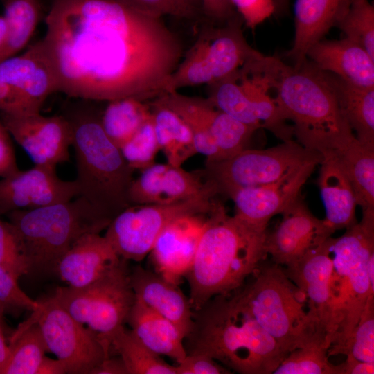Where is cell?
<instances>
[{"label": "cell", "instance_id": "cell-53", "mask_svg": "<svg viewBox=\"0 0 374 374\" xmlns=\"http://www.w3.org/2000/svg\"><path fill=\"white\" fill-rule=\"evenodd\" d=\"M195 17L202 13L201 0H179Z\"/></svg>", "mask_w": 374, "mask_h": 374}, {"label": "cell", "instance_id": "cell-22", "mask_svg": "<svg viewBox=\"0 0 374 374\" xmlns=\"http://www.w3.org/2000/svg\"><path fill=\"white\" fill-rule=\"evenodd\" d=\"M331 238L310 250L294 264L283 268L287 277L305 295L310 314L326 332L330 341L328 299L332 271Z\"/></svg>", "mask_w": 374, "mask_h": 374}, {"label": "cell", "instance_id": "cell-2", "mask_svg": "<svg viewBox=\"0 0 374 374\" xmlns=\"http://www.w3.org/2000/svg\"><path fill=\"white\" fill-rule=\"evenodd\" d=\"M212 298L193 311L186 354L208 355L240 374H271L287 353L256 321L237 292Z\"/></svg>", "mask_w": 374, "mask_h": 374}, {"label": "cell", "instance_id": "cell-5", "mask_svg": "<svg viewBox=\"0 0 374 374\" xmlns=\"http://www.w3.org/2000/svg\"><path fill=\"white\" fill-rule=\"evenodd\" d=\"M64 115L72 132L79 196L113 220L132 206L129 196L134 170L121 149L108 138L100 123V114L87 103L69 109Z\"/></svg>", "mask_w": 374, "mask_h": 374}, {"label": "cell", "instance_id": "cell-46", "mask_svg": "<svg viewBox=\"0 0 374 374\" xmlns=\"http://www.w3.org/2000/svg\"><path fill=\"white\" fill-rule=\"evenodd\" d=\"M177 374H228L229 369L203 354H188L176 364Z\"/></svg>", "mask_w": 374, "mask_h": 374}, {"label": "cell", "instance_id": "cell-13", "mask_svg": "<svg viewBox=\"0 0 374 374\" xmlns=\"http://www.w3.org/2000/svg\"><path fill=\"white\" fill-rule=\"evenodd\" d=\"M323 157L293 139L264 150L246 148L218 161L206 163L205 179L213 181L219 194L229 195L244 188L276 181L310 162L321 163Z\"/></svg>", "mask_w": 374, "mask_h": 374}, {"label": "cell", "instance_id": "cell-6", "mask_svg": "<svg viewBox=\"0 0 374 374\" xmlns=\"http://www.w3.org/2000/svg\"><path fill=\"white\" fill-rule=\"evenodd\" d=\"M31 271L56 272L62 257L82 237L106 230L112 220L86 198L7 214Z\"/></svg>", "mask_w": 374, "mask_h": 374}, {"label": "cell", "instance_id": "cell-31", "mask_svg": "<svg viewBox=\"0 0 374 374\" xmlns=\"http://www.w3.org/2000/svg\"><path fill=\"white\" fill-rule=\"evenodd\" d=\"M150 105L159 149L168 163L181 166L197 154L189 127L177 113L157 100L154 99Z\"/></svg>", "mask_w": 374, "mask_h": 374}, {"label": "cell", "instance_id": "cell-29", "mask_svg": "<svg viewBox=\"0 0 374 374\" xmlns=\"http://www.w3.org/2000/svg\"><path fill=\"white\" fill-rule=\"evenodd\" d=\"M126 323L138 339L155 353L167 356L177 364L186 356L184 337L177 327L136 298Z\"/></svg>", "mask_w": 374, "mask_h": 374}, {"label": "cell", "instance_id": "cell-48", "mask_svg": "<svg viewBox=\"0 0 374 374\" xmlns=\"http://www.w3.org/2000/svg\"><path fill=\"white\" fill-rule=\"evenodd\" d=\"M11 136L0 118V178L19 170Z\"/></svg>", "mask_w": 374, "mask_h": 374}, {"label": "cell", "instance_id": "cell-33", "mask_svg": "<svg viewBox=\"0 0 374 374\" xmlns=\"http://www.w3.org/2000/svg\"><path fill=\"white\" fill-rule=\"evenodd\" d=\"M107 102L100 114L101 126L108 138L121 148L151 117L150 105L132 97Z\"/></svg>", "mask_w": 374, "mask_h": 374}, {"label": "cell", "instance_id": "cell-44", "mask_svg": "<svg viewBox=\"0 0 374 374\" xmlns=\"http://www.w3.org/2000/svg\"><path fill=\"white\" fill-rule=\"evenodd\" d=\"M246 26L254 29L275 11L274 0H231Z\"/></svg>", "mask_w": 374, "mask_h": 374}, {"label": "cell", "instance_id": "cell-18", "mask_svg": "<svg viewBox=\"0 0 374 374\" xmlns=\"http://www.w3.org/2000/svg\"><path fill=\"white\" fill-rule=\"evenodd\" d=\"M319 164L310 162L276 181L231 192L228 197L235 204L234 215L251 225L266 229L272 217L281 214L300 196L303 186Z\"/></svg>", "mask_w": 374, "mask_h": 374}, {"label": "cell", "instance_id": "cell-39", "mask_svg": "<svg viewBox=\"0 0 374 374\" xmlns=\"http://www.w3.org/2000/svg\"><path fill=\"white\" fill-rule=\"evenodd\" d=\"M342 354L366 362H374V296L368 298L359 320L339 350Z\"/></svg>", "mask_w": 374, "mask_h": 374}, {"label": "cell", "instance_id": "cell-16", "mask_svg": "<svg viewBox=\"0 0 374 374\" xmlns=\"http://www.w3.org/2000/svg\"><path fill=\"white\" fill-rule=\"evenodd\" d=\"M79 194L75 180H62L55 168L35 165L0 178V215L67 202Z\"/></svg>", "mask_w": 374, "mask_h": 374}, {"label": "cell", "instance_id": "cell-35", "mask_svg": "<svg viewBox=\"0 0 374 374\" xmlns=\"http://www.w3.org/2000/svg\"><path fill=\"white\" fill-rule=\"evenodd\" d=\"M8 25L6 42L0 50V61L17 55L26 46L41 15L39 0H2Z\"/></svg>", "mask_w": 374, "mask_h": 374}, {"label": "cell", "instance_id": "cell-37", "mask_svg": "<svg viewBox=\"0 0 374 374\" xmlns=\"http://www.w3.org/2000/svg\"><path fill=\"white\" fill-rule=\"evenodd\" d=\"M336 27L374 58V7L369 0H351Z\"/></svg>", "mask_w": 374, "mask_h": 374}, {"label": "cell", "instance_id": "cell-9", "mask_svg": "<svg viewBox=\"0 0 374 374\" xmlns=\"http://www.w3.org/2000/svg\"><path fill=\"white\" fill-rule=\"evenodd\" d=\"M275 60L276 57L263 54L249 60L229 77L208 85L207 98L235 119L267 129L285 141L292 139L294 132L270 94Z\"/></svg>", "mask_w": 374, "mask_h": 374}, {"label": "cell", "instance_id": "cell-34", "mask_svg": "<svg viewBox=\"0 0 374 374\" xmlns=\"http://www.w3.org/2000/svg\"><path fill=\"white\" fill-rule=\"evenodd\" d=\"M109 343L123 359L128 374H177L176 365L165 362L124 325L113 332Z\"/></svg>", "mask_w": 374, "mask_h": 374}, {"label": "cell", "instance_id": "cell-15", "mask_svg": "<svg viewBox=\"0 0 374 374\" xmlns=\"http://www.w3.org/2000/svg\"><path fill=\"white\" fill-rule=\"evenodd\" d=\"M0 118L9 134L35 165L55 168L69 159L71 127L64 115L45 116L38 113L8 114Z\"/></svg>", "mask_w": 374, "mask_h": 374}, {"label": "cell", "instance_id": "cell-41", "mask_svg": "<svg viewBox=\"0 0 374 374\" xmlns=\"http://www.w3.org/2000/svg\"><path fill=\"white\" fill-rule=\"evenodd\" d=\"M0 265L18 279L28 273V268L14 229L9 222H5L1 218V215Z\"/></svg>", "mask_w": 374, "mask_h": 374}, {"label": "cell", "instance_id": "cell-51", "mask_svg": "<svg viewBox=\"0 0 374 374\" xmlns=\"http://www.w3.org/2000/svg\"><path fill=\"white\" fill-rule=\"evenodd\" d=\"M64 363L60 359H53L45 356L38 368L37 374H66Z\"/></svg>", "mask_w": 374, "mask_h": 374}, {"label": "cell", "instance_id": "cell-43", "mask_svg": "<svg viewBox=\"0 0 374 374\" xmlns=\"http://www.w3.org/2000/svg\"><path fill=\"white\" fill-rule=\"evenodd\" d=\"M135 10L156 17L169 15L179 18H193L195 16L179 0H116Z\"/></svg>", "mask_w": 374, "mask_h": 374}, {"label": "cell", "instance_id": "cell-19", "mask_svg": "<svg viewBox=\"0 0 374 374\" xmlns=\"http://www.w3.org/2000/svg\"><path fill=\"white\" fill-rule=\"evenodd\" d=\"M208 214L182 216L163 229L149 253L155 271L179 285L193 264Z\"/></svg>", "mask_w": 374, "mask_h": 374}, {"label": "cell", "instance_id": "cell-14", "mask_svg": "<svg viewBox=\"0 0 374 374\" xmlns=\"http://www.w3.org/2000/svg\"><path fill=\"white\" fill-rule=\"evenodd\" d=\"M23 323H37L47 350L62 361L69 374H91L109 356L110 348L98 336L73 318L54 296L39 302Z\"/></svg>", "mask_w": 374, "mask_h": 374}, {"label": "cell", "instance_id": "cell-4", "mask_svg": "<svg viewBox=\"0 0 374 374\" xmlns=\"http://www.w3.org/2000/svg\"><path fill=\"white\" fill-rule=\"evenodd\" d=\"M271 82L275 99L304 148L330 156L356 139L323 71L308 60L296 68L278 58Z\"/></svg>", "mask_w": 374, "mask_h": 374}, {"label": "cell", "instance_id": "cell-20", "mask_svg": "<svg viewBox=\"0 0 374 374\" xmlns=\"http://www.w3.org/2000/svg\"><path fill=\"white\" fill-rule=\"evenodd\" d=\"M208 184L203 170L189 172L181 166L154 163L133 180L130 200L132 205L175 202L198 195Z\"/></svg>", "mask_w": 374, "mask_h": 374}, {"label": "cell", "instance_id": "cell-47", "mask_svg": "<svg viewBox=\"0 0 374 374\" xmlns=\"http://www.w3.org/2000/svg\"><path fill=\"white\" fill-rule=\"evenodd\" d=\"M202 13L211 24H224L239 15L231 0H201Z\"/></svg>", "mask_w": 374, "mask_h": 374}, {"label": "cell", "instance_id": "cell-28", "mask_svg": "<svg viewBox=\"0 0 374 374\" xmlns=\"http://www.w3.org/2000/svg\"><path fill=\"white\" fill-rule=\"evenodd\" d=\"M318 186L326 211L323 219L335 233L357 222V202L351 184L333 156L323 157Z\"/></svg>", "mask_w": 374, "mask_h": 374}, {"label": "cell", "instance_id": "cell-17", "mask_svg": "<svg viewBox=\"0 0 374 374\" xmlns=\"http://www.w3.org/2000/svg\"><path fill=\"white\" fill-rule=\"evenodd\" d=\"M281 214L280 224L267 234L265 240L267 254L280 267L294 264L334 233L323 220L310 212L300 196Z\"/></svg>", "mask_w": 374, "mask_h": 374}, {"label": "cell", "instance_id": "cell-32", "mask_svg": "<svg viewBox=\"0 0 374 374\" xmlns=\"http://www.w3.org/2000/svg\"><path fill=\"white\" fill-rule=\"evenodd\" d=\"M333 156L348 177L362 213H374V147L357 138Z\"/></svg>", "mask_w": 374, "mask_h": 374}, {"label": "cell", "instance_id": "cell-55", "mask_svg": "<svg viewBox=\"0 0 374 374\" xmlns=\"http://www.w3.org/2000/svg\"><path fill=\"white\" fill-rule=\"evenodd\" d=\"M5 310L4 306L0 303V331L3 332V312Z\"/></svg>", "mask_w": 374, "mask_h": 374}, {"label": "cell", "instance_id": "cell-11", "mask_svg": "<svg viewBox=\"0 0 374 374\" xmlns=\"http://www.w3.org/2000/svg\"><path fill=\"white\" fill-rule=\"evenodd\" d=\"M197 196L166 204L132 205L116 215L104 236L116 253L126 260L141 261L149 253L163 229L185 215L208 214L215 206L219 194L211 180Z\"/></svg>", "mask_w": 374, "mask_h": 374}, {"label": "cell", "instance_id": "cell-23", "mask_svg": "<svg viewBox=\"0 0 374 374\" xmlns=\"http://www.w3.org/2000/svg\"><path fill=\"white\" fill-rule=\"evenodd\" d=\"M129 279L136 298L173 323L185 338L193 327V310L179 285L140 265L130 270Z\"/></svg>", "mask_w": 374, "mask_h": 374}, {"label": "cell", "instance_id": "cell-12", "mask_svg": "<svg viewBox=\"0 0 374 374\" xmlns=\"http://www.w3.org/2000/svg\"><path fill=\"white\" fill-rule=\"evenodd\" d=\"M127 261L85 287H59L54 296L76 321L87 324L110 349L109 338L126 323L136 296Z\"/></svg>", "mask_w": 374, "mask_h": 374}, {"label": "cell", "instance_id": "cell-10", "mask_svg": "<svg viewBox=\"0 0 374 374\" xmlns=\"http://www.w3.org/2000/svg\"><path fill=\"white\" fill-rule=\"evenodd\" d=\"M238 15L228 22L204 26L184 55L166 85V92L206 84L210 85L236 72L262 53L247 42Z\"/></svg>", "mask_w": 374, "mask_h": 374}, {"label": "cell", "instance_id": "cell-21", "mask_svg": "<svg viewBox=\"0 0 374 374\" xmlns=\"http://www.w3.org/2000/svg\"><path fill=\"white\" fill-rule=\"evenodd\" d=\"M0 81L20 90L39 111L51 94L59 92L57 74L42 39L23 53L0 61Z\"/></svg>", "mask_w": 374, "mask_h": 374}, {"label": "cell", "instance_id": "cell-1", "mask_svg": "<svg viewBox=\"0 0 374 374\" xmlns=\"http://www.w3.org/2000/svg\"><path fill=\"white\" fill-rule=\"evenodd\" d=\"M45 24L59 92L70 98L154 99L184 53L162 18L116 0H52Z\"/></svg>", "mask_w": 374, "mask_h": 374}, {"label": "cell", "instance_id": "cell-40", "mask_svg": "<svg viewBox=\"0 0 374 374\" xmlns=\"http://www.w3.org/2000/svg\"><path fill=\"white\" fill-rule=\"evenodd\" d=\"M120 149L127 163L134 170H141L155 163L160 149L152 116Z\"/></svg>", "mask_w": 374, "mask_h": 374}, {"label": "cell", "instance_id": "cell-30", "mask_svg": "<svg viewBox=\"0 0 374 374\" xmlns=\"http://www.w3.org/2000/svg\"><path fill=\"white\" fill-rule=\"evenodd\" d=\"M323 73L357 139L374 147V87H358L332 73Z\"/></svg>", "mask_w": 374, "mask_h": 374}, {"label": "cell", "instance_id": "cell-36", "mask_svg": "<svg viewBox=\"0 0 374 374\" xmlns=\"http://www.w3.org/2000/svg\"><path fill=\"white\" fill-rule=\"evenodd\" d=\"M8 345L10 356L1 374H37L47 350L38 324L21 325Z\"/></svg>", "mask_w": 374, "mask_h": 374}, {"label": "cell", "instance_id": "cell-27", "mask_svg": "<svg viewBox=\"0 0 374 374\" xmlns=\"http://www.w3.org/2000/svg\"><path fill=\"white\" fill-rule=\"evenodd\" d=\"M179 111L209 131L218 150V161L247 148L252 135L258 130L220 110L208 98L186 96L179 104Z\"/></svg>", "mask_w": 374, "mask_h": 374}, {"label": "cell", "instance_id": "cell-49", "mask_svg": "<svg viewBox=\"0 0 374 374\" xmlns=\"http://www.w3.org/2000/svg\"><path fill=\"white\" fill-rule=\"evenodd\" d=\"M374 362H366L346 356V359L336 365V374H373Z\"/></svg>", "mask_w": 374, "mask_h": 374}, {"label": "cell", "instance_id": "cell-52", "mask_svg": "<svg viewBox=\"0 0 374 374\" xmlns=\"http://www.w3.org/2000/svg\"><path fill=\"white\" fill-rule=\"evenodd\" d=\"M10 347L6 344L3 332L0 331V374L2 373L10 356Z\"/></svg>", "mask_w": 374, "mask_h": 374}, {"label": "cell", "instance_id": "cell-8", "mask_svg": "<svg viewBox=\"0 0 374 374\" xmlns=\"http://www.w3.org/2000/svg\"><path fill=\"white\" fill-rule=\"evenodd\" d=\"M237 294L260 326L288 354L314 343L328 346L326 332L310 314L303 293L276 264L259 266Z\"/></svg>", "mask_w": 374, "mask_h": 374}, {"label": "cell", "instance_id": "cell-3", "mask_svg": "<svg viewBox=\"0 0 374 374\" xmlns=\"http://www.w3.org/2000/svg\"><path fill=\"white\" fill-rule=\"evenodd\" d=\"M267 234L266 229L229 215L217 202L208 215L193 264L184 277L193 311L212 298L231 294L242 286L267 256Z\"/></svg>", "mask_w": 374, "mask_h": 374}, {"label": "cell", "instance_id": "cell-7", "mask_svg": "<svg viewBox=\"0 0 374 374\" xmlns=\"http://www.w3.org/2000/svg\"><path fill=\"white\" fill-rule=\"evenodd\" d=\"M332 271L329 281L328 357L337 355L346 343L365 308L374 296L366 264L374 253V214H362L360 222L331 238Z\"/></svg>", "mask_w": 374, "mask_h": 374}, {"label": "cell", "instance_id": "cell-26", "mask_svg": "<svg viewBox=\"0 0 374 374\" xmlns=\"http://www.w3.org/2000/svg\"><path fill=\"white\" fill-rule=\"evenodd\" d=\"M351 0H296L294 38L286 53L294 67L307 60L309 49L336 26L346 12Z\"/></svg>", "mask_w": 374, "mask_h": 374}, {"label": "cell", "instance_id": "cell-54", "mask_svg": "<svg viewBox=\"0 0 374 374\" xmlns=\"http://www.w3.org/2000/svg\"><path fill=\"white\" fill-rule=\"evenodd\" d=\"M288 1L289 0H274L276 11L277 10L280 11L283 10L286 7Z\"/></svg>", "mask_w": 374, "mask_h": 374}, {"label": "cell", "instance_id": "cell-38", "mask_svg": "<svg viewBox=\"0 0 374 374\" xmlns=\"http://www.w3.org/2000/svg\"><path fill=\"white\" fill-rule=\"evenodd\" d=\"M326 344L314 343L291 350L272 374H336Z\"/></svg>", "mask_w": 374, "mask_h": 374}, {"label": "cell", "instance_id": "cell-50", "mask_svg": "<svg viewBox=\"0 0 374 374\" xmlns=\"http://www.w3.org/2000/svg\"><path fill=\"white\" fill-rule=\"evenodd\" d=\"M91 374H128L125 365L121 357L109 356L96 367Z\"/></svg>", "mask_w": 374, "mask_h": 374}, {"label": "cell", "instance_id": "cell-45", "mask_svg": "<svg viewBox=\"0 0 374 374\" xmlns=\"http://www.w3.org/2000/svg\"><path fill=\"white\" fill-rule=\"evenodd\" d=\"M0 112L25 114L40 112L29 99L14 86L0 81Z\"/></svg>", "mask_w": 374, "mask_h": 374}, {"label": "cell", "instance_id": "cell-42", "mask_svg": "<svg viewBox=\"0 0 374 374\" xmlns=\"http://www.w3.org/2000/svg\"><path fill=\"white\" fill-rule=\"evenodd\" d=\"M17 280L11 272L0 265V303L5 309L37 310L39 302L30 298L18 285Z\"/></svg>", "mask_w": 374, "mask_h": 374}, {"label": "cell", "instance_id": "cell-24", "mask_svg": "<svg viewBox=\"0 0 374 374\" xmlns=\"http://www.w3.org/2000/svg\"><path fill=\"white\" fill-rule=\"evenodd\" d=\"M123 258L100 233L78 240L59 261L56 273L69 287H85L107 274Z\"/></svg>", "mask_w": 374, "mask_h": 374}, {"label": "cell", "instance_id": "cell-25", "mask_svg": "<svg viewBox=\"0 0 374 374\" xmlns=\"http://www.w3.org/2000/svg\"><path fill=\"white\" fill-rule=\"evenodd\" d=\"M307 60L319 70L354 85L374 87V58L357 43L345 37L320 40L308 51Z\"/></svg>", "mask_w": 374, "mask_h": 374}]
</instances>
